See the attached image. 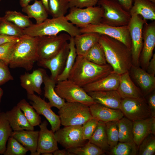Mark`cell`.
<instances>
[{
	"label": "cell",
	"instance_id": "1",
	"mask_svg": "<svg viewBox=\"0 0 155 155\" xmlns=\"http://www.w3.org/2000/svg\"><path fill=\"white\" fill-rule=\"evenodd\" d=\"M98 42L113 71L121 75L129 71L132 65L131 49L121 41L105 35H100Z\"/></svg>",
	"mask_w": 155,
	"mask_h": 155
},
{
	"label": "cell",
	"instance_id": "2",
	"mask_svg": "<svg viewBox=\"0 0 155 155\" xmlns=\"http://www.w3.org/2000/svg\"><path fill=\"white\" fill-rule=\"evenodd\" d=\"M113 71L112 67L108 64L98 65L83 56L77 55L68 79L83 87L106 76Z\"/></svg>",
	"mask_w": 155,
	"mask_h": 155
},
{
	"label": "cell",
	"instance_id": "3",
	"mask_svg": "<svg viewBox=\"0 0 155 155\" xmlns=\"http://www.w3.org/2000/svg\"><path fill=\"white\" fill-rule=\"evenodd\" d=\"M38 37L24 34L17 41L8 65L11 68L21 67L30 71L38 61L37 48Z\"/></svg>",
	"mask_w": 155,
	"mask_h": 155
},
{
	"label": "cell",
	"instance_id": "4",
	"mask_svg": "<svg viewBox=\"0 0 155 155\" xmlns=\"http://www.w3.org/2000/svg\"><path fill=\"white\" fill-rule=\"evenodd\" d=\"M65 32L74 37L80 34L79 28L67 19L65 16L46 19L39 24H33L23 29L24 34L32 37L55 36Z\"/></svg>",
	"mask_w": 155,
	"mask_h": 155
},
{
	"label": "cell",
	"instance_id": "5",
	"mask_svg": "<svg viewBox=\"0 0 155 155\" xmlns=\"http://www.w3.org/2000/svg\"><path fill=\"white\" fill-rule=\"evenodd\" d=\"M58 113L64 126L82 125L92 118L89 106L79 102H65Z\"/></svg>",
	"mask_w": 155,
	"mask_h": 155
},
{
	"label": "cell",
	"instance_id": "6",
	"mask_svg": "<svg viewBox=\"0 0 155 155\" xmlns=\"http://www.w3.org/2000/svg\"><path fill=\"white\" fill-rule=\"evenodd\" d=\"M97 4L103 9L101 23L115 27L128 25L131 18L129 11L116 0H98Z\"/></svg>",
	"mask_w": 155,
	"mask_h": 155
},
{
	"label": "cell",
	"instance_id": "7",
	"mask_svg": "<svg viewBox=\"0 0 155 155\" xmlns=\"http://www.w3.org/2000/svg\"><path fill=\"white\" fill-rule=\"evenodd\" d=\"M55 90L67 102H79L90 106L96 103L83 88L67 79L57 82Z\"/></svg>",
	"mask_w": 155,
	"mask_h": 155
},
{
	"label": "cell",
	"instance_id": "8",
	"mask_svg": "<svg viewBox=\"0 0 155 155\" xmlns=\"http://www.w3.org/2000/svg\"><path fill=\"white\" fill-rule=\"evenodd\" d=\"M71 37L66 32H61L55 36L38 37L37 61L47 60L54 57L69 41Z\"/></svg>",
	"mask_w": 155,
	"mask_h": 155
},
{
	"label": "cell",
	"instance_id": "9",
	"mask_svg": "<svg viewBox=\"0 0 155 155\" xmlns=\"http://www.w3.org/2000/svg\"><path fill=\"white\" fill-rule=\"evenodd\" d=\"M78 28L81 34L91 32L105 35L121 41L131 50V42L128 25L115 27L100 23L81 26Z\"/></svg>",
	"mask_w": 155,
	"mask_h": 155
},
{
	"label": "cell",
	"instance_id": "10",
	"mask_svg": "<svg viewBox=\"0 0 155 155\" xmlns=\"http://www.w3.org/2000/svg\"><path fill=\"white\" fill-rule=\"evenodd\" d=\"M103 9L98 5L83 8H70L65 16L67 20L78 28L86 25L96 24L101 22Z\"/></svg>",
	"mask_w": 155,
	"mask_h": 155
},
{
	"label": "cell",
	"instance_id": "11",
	"mask_svg": "<svg viewBox=\"0 0 155 155\" xmlns=\"http://www.w3.org/2000/svg\"><path fill=\"white\" fill-rule=\"evenodd\" d=\"M128 25L131 42V52L132 65L139 66L140 57L143 44V30L147 23L140 15H131Z\"/></svg>",
	"mask_w": 155,
	"mask_h": 155
},
{
	"label": "cell",
	"instance_id": "12",
	"mask_svg": "<svg viewBox=\"0 0 155 155\" xmlns=\"http://www.w3.org/2000/svg\"><path fill=\"white\" fill-rule=\"evenodd\" d=\"M120 110L124 116L132 121L151 117L145 98H122Z\"/></svg>",
	"mask_w": 155,
	"mask_h": 155
},
{
	"label": "cell",
	"instance_id": "13",
	"mask_svg": "<svg viewBox=\"0 0 155 155\" xmlns=\"http://www.w3.org/2000/svg\"><path fill=\"white\" fill-rule=\"evenodd\" d=\"M54 134L57 142L66 150L82 146L86 141L83 138L82 125L64 126Z\"/></svg>",
	"mask_w": 155,
	"mask_h": 155
},
{
	"label": "cell",
	"instance_id": "14",
	"mask_svg": "<svg viewBox=\"0 0 155 155\" xmlns=\"http://www.w3.org/2000/svg\"><path fill=\"white\" fill-rule=\"evenodd\" d=\"M142 36L143 44L139 61L142 68L145 70L153 54V51L155 46V21L149 24H145Z\"/></svg>",
	"mask_w": 155,
	"mask_h": 155
},
{
	"label": "cell",
	"instance_id": "15",
	"mask_svg": "<svg viewBox=\"0 0 155 155\" xmlns=\"http://www.w3.org/2000/svg\"><path fill=\"white\" fill-rule=\"evenodd\" d=\"M27 97L37 113L43 116L48 121L54 132L60 128L61 123L59 117L52 111L49 102L34 94H27Z\"/></svg>",
	"mask_w": 155,
	"mask_h": 155
},
{
	"label": "cell",
	"instance_id": "16",
	"mask_svg": "<svg viewBox=\"0 0 155 155\" xmlns=\"http://www.w3.org/2000/svg\"><path fill=\"white\" fill-rule=\"evenodd\" d=\"M69 49V43L67 42L54 57L47 60L38 61L40 66L50 70L51 78L56 82L57 78L64 69Z\"/></svg>",
	"mask_w": 155,
	"mask_h": 155
},
{
	"label": "cell",
	"instance_id": "17",
	"mask_svg": "<svg viewBox=\"0 0 155 155\" xmlns=\"http://www.w3.org/2000/svg\"><path fill=\"white\" fill-rule=\"evenodd\" d=\"M48 123L44 121L39 125L36 152L37 155L46 152L53 153L59 149L54 132L47 128Z\"/></svg>",
	"mask_w": 155,
	"mask_h": 155
},
{
	"label": "cell",
	"instance_id": "18",
	"mask_svg": "<svg viewBox=\"0 0 155 155\" xmlns=\"http://www.w3.org/2000/svg\"><path fill=\"white\" fill-rule=\"evenodd\" d=\"M46 73L44 69H38L31 73H25L20 76L21 85L26 90L27 94H32L36 92L39 95L41 94V86Z\"/></svg>",
	"mask_w": 155,
	"mask_h": 155
},
{
	"label": "cell",
	"instance_id": "19",
	"mask_svg": "<svg viewBox=\"0 0 155 155\" xmlns=\"http://www.w3.org/2000/svg\"><path fill=\"white\" fill-rule=\"evenodd\" d=\"M129 71L130 75L139 87L144 97L155 90L154 75L148 73L139 66L133 65Z\"/></svg>",
	"mask_w": 155,
	"mask_h": 155
},
{
	"label": "cell",
	"instance_id": "20",
	"mask_svg": "<svg viewBox=\"0 0 155 155\" xmlns=\"http://www.w3.org/2000/svg\"><path fill=\"white\" fill-rule=\"evenodd\" d=\"M96 103L115 109H120L122 98L117 90L87 93Z\"/></svg>",
	"mask_w": 155,
	"mask_h": 155
},
{
	"label": "cell",
	"instance_id": "21",
	"mask_svg": "<svg viewBox=\"0 0 155 155\" xmlns=\"http://www.w3.org/2000/svg\"><path fill=\"white\" fill-rule=\"evenodd\" d=\"M89 107L93 118L105 123L118 121L124 117L120 109L112 108L98 103L93 104Z\"/></svg>",
	"mask_w": 155,
	"mask_h": 155
},
{
	"label": "cell",
	"instance_id": "22",
	"mask_svg": "<svg viewBox=\"0 0 155 155\" xmlns=\"http://www.w3.org/2000/svg\"><path fill=\"white\" fill-rule=\"evenodd\" d=\"M117 90L122 98L142 99L145 98L140 89L131 80L129 71L120 75Z\"/></svg>",
	"mask_w": 155,
	"mask_h": 155
},
{
	"label": "cell",
	"instance_id": "23",
	"mask_svg": "<svg viewBox=\"0 0 155 155\" xmlns=\"http://www.w3.org/2000/svg\"><path fill=\"white\" fill-rule=\"evenodd\" d=\"M120 75L113 71L106 76L84 86L87 92L117 90L119 84Z\"/></svg>",
	"mask_w": 155,
	"mask_h": 155
},
{
	"label": "cell",
	"instance_id": "24",
	"mask_svg": "<svg viewBox=\"0 0 155 155\" xmlns=\"http://www.w3.org/2000/svg\"><path fill=\"white\" fill-rule=\"evenodd\" d=\"M6 117L13 131L34 130V127L29 123L23 112L17 106L5 113Z\"/></svg>",
	"mask_w": 155,
	"mask_h": 155
},
{
	"label": "cell",
	"instance_id": "25",
	"mask_svg": "<svg viewBox=\"0 0 155 155\" xmlns=\"http://www.w3.org/2000/svg\"><path fill=\"white\" fill-rule=\"evenodd\" d=\"M39 133V131L34 130L13 131L11 136L30 151L31 155H37L36 150Z\"/></svg>",
	"mask_w": 155,
	"mask_h": 155
},
{
	"label": "cell",
	"instance_id": "26",
	"mask_svg": "<svg viewBox=\"0 0 155 155\" xmlns=\"http://www.w3.org/2000/svg\"><path fill=\"white\" fill-rule=\"evenodd\" d=\"M100 35L95 33H82L73 37L77 55L84 56L90 48L98 42Z\"/></svg>",
	"mask_w": 155,
	"mask_h": 155
},
{
	"label": "cell",
	"instance_id": "27",
	"mask_svg": "<svg viewBox=\"0 0 155 155\" xmlns=\"http://www.w3.org/2000/svg\"><path fill=\"white\" fill-rule=\"evenodd\" d=\"M129 11L130 15L140 16L146 20H155V3L148 0H133Z\"/></svg>",
	"mask_w": 155,
	"mask_h": 155
},
{
	"label": "cell",
	"instance_id": "28",
	"mask_svg": "<svg viewBox=\"0 0 155 155\" xmlns=\"http://www.w3.org/2000/svg\"><path fill=\"white\" fill-rule=\"evenodd\" d=\"M44 97L49 101L51 107H54L59 110L64 104L65 100L56 93L55 88L57 82L49 77L46 73L44 76Z\"/></svg>",
	"mask_w": 155,
	"mask_h": 155
},
{
	"label": "cell",
	"instance_id": "29",
	"mask_svg": "<svg viewBox=\"0 0 155 155\" xmlns=\"http://www.w3.org/2000/svg\"><path fill=\"white\" fill-rule=\"evenodd\" d=\"M152 117L133 122V134L134 142L139 146L143 140L151 134Z\"/></svg>",
	"mask_w": 155,
	"mask_h": 155
},
{
	"label": "cell",
	"instance_id": "30",
	"mask_svg": "<svg viewBox=\"0 0 155 155\" xmlns=\"http://www.w3.org/2000/svg\"><path fill=\"white\" fill-rule=\"evenodd\" d=\"M22 11L30 18H34L37 24L41 23L48 18V13L40 0H35L32 4L22 7Z\"/></svg>",
	"mask_w": 155,
	"mask_h": 155
},
{
	"label": "cell",
	"instance_id": "31",
	"mask_svg": "<svg viewBox=\"0 0 155 155\" xmlns=\"http://www.w3.org/2000/svg\"><path fill=\"white\" fill-rule=\"evenodd\" d=\"M88 141L100 148L105 152L109 151L110 148L108 142L105 122L98 121L96 127Z\"/></svg>",
	"mask_w": 155,
	"mask_h": 155
},
{
	"label": "cell",
	"instance_id": "32",
	"mask_svg": "<svg viewBox=\"0 0 155 155\" xmlns=\"http://www.w3.org/2000/svg\"><path fill=\"white\" fill-rule=\"evenodd\" d=\"M117 123L119 142H134L133 121L124 116L118 121Z\"/></svg>",
	"mask_w": 155,
	"mask_h": 155
},
{
	"label": "cell",
	"instance_id": "33",
	"mask_svg": "<svg viewBox=\"0 0 155 155\" xmlns=\"http://www.w3.org/2000/svg\"><path fill=\"white\" fill-rule=\"evenodd\" d=\"M69 51L64 69L57 79V82L68 79L70 73L74 64L77 54L73 37H71L69 40Z\"/></svg>",
	"mask_w": 155,
	"mask_h": 155
},
{
	"label": "cell",
	"instance_id": "34",
	"mask_svg": "<svg viewBox=\"0 0 155 155\" xmlns=\"http://www.w3.org/2000/svg\"><path fill=\"white\" fill-rule=\"evenodd\" d=\"M17 105L22 111L26 119L32 126L34 127L40 125L41 123L40 116L32 105H30L25 99H23L21 100Z\"/></svg>",
	"mask_w": 155,
	"mask_h": 155
},
{
	"label": "cell",
	"instance_id": "35",
	"mask_svg": "<svg viewBox=\"0 0 155 155\" xmlns=\"http://www.w3.org/2000/svg\"><path fill=\"white\" fill-rule=\"evenodd\" d=\"M12 129L7 120L5 113L0 114V154H3L6 149V144L11 136Z\"/></svg>",
	"mask_w": 155,
	"mask_h": 155
},
{
	"label": "cell",
	"instance_id": "36",
	"mask_svg": "<svg viewBox=\"0 0 155 155\" xmlns=\"http://www.w3.org/2000/svg\"><path fill=\"white\" fill-rule=\"evenodd\" d=\"M3 18L22 29L27 28L33 24L27 16L15 11H7Z\"/></svg>",
	"mask_w": 155,
	"mask_h": 155
},
{
	"label": "cell",
	"instance_id": "37",
	"mask_svg": "<svg viewBox=\"0 0 155 155\" xmlns=\"http://www.w3.org/2000/svg\"><path fill=\"white\" fill-rule=\"evenodd\" d=\"M137 146L134 142H119L108 153L111 155H136L137 153Z\"/></svg>",
	"mask_w": 155,
	"mask_h": 155
},
{
	"label": "cell",
	"instance_id": "38",
	"mask_svg": "<svg viewBox=\"0 0 155 155\" xmlns=\"http://www.w3.org/2000/svg\"><path fill=\"white\" fill-rule=\"evenodd\" d=\"M49 12L52 18L65 16L69 8V0H49Z\"/></svg>",
	"mask_w": 155,
	"mask_h": 155
},
{
	"label": "cell",
	"instance_id": "39",
	"mask_svg": "<svg viewBox=\"0 0 155 155\" xmlns=\"http://www.w3.org/2000/svg\"><path fill=\"white\" fill-rule=\"evenodd\" d=\"M84 57L89 61L98 65L107 64L104 51L98 42L92 46Z\"/></svg>",
	"mask_w": 155,
	"mask_h": 155
},
{
	"label": "cell",
	"instance_id": "40",
	"mask_svg": "<svg viewBox=\"0 0 155 155\" xmlns=\"http://www.w3.org/2000/svg\"><path fill=\"white\" fill-rule=\"evenodd\" d=\"M67 150L74 155L105 154V152L102 149L89 141L82 146Z\"/></svg>",
	"mask_w": 155,
	"mask_h": 155
},
{
	"label": "cell",
	"instance_id": "41",
	"mask_svg": "<svg viewBox=\"0 0 155 155\" xmlns=\"http://www.w3.org/2000/svg\"><path fill=\"white\" fill-rule=\"evenodd\" d=\"M0 34L19 38L24 35L23 29L5 20L3 17L0 19Z\"/></svg>",
	"mask_w": 155,
	"mask_h": 155
},
{
	"label": "cell",
	"instance_id": "42",
	"mask_svg": "<svg viewBox=\"0 0 155 155\" xmlns=\"http://www.w3.org/2000/svg\"><path fill=\"white\" fill-rule=\"evenodd\" d=\"M105 123L108 142L110 149L119 142L117 121L107 122Z\"/></svg>",
	"mask_w": 155,
	"mask_h": 155
},
{
	"label": "cell",
	"instance_id": "43",
	"mask_svg": "<svg viewBox=\"0 0 155 155\" xmlns=\"http://www.w3.org/2000/svg\"><path fill=\"white\" fill-rule=\"evenodd\" d=\"M28 151L17 140L12 136L7 141L4 155H25Z\"/></svg>",
	"mask_w": 155,
	"mask_h": 155
},
{
	"label": "cell",
	"instance_id": "44",
	"mask_svg": "<svg viewBox=\"0 0 155 155\" xmlns=\"http://www.w3.org/2000/svg\"><path fill=\"white\" fill-rule=\"evenodd\" d=\"M137 154L153 155L155 152L154 136L150 134L138 146Z\"/></svg>",
	"mask_w": 155,
	"mask_h": 155
},
{
	"label": "cell",
	"instance_id": "45",
	"mask_svg": "<svg viewBox=\"0 0 155 155\" xmlns=\"http://www.w3.org/2000/svg\"><path fill=\"white\" fill-rule=\"evenodd\" d=\"M18 40L0 45V60L8 65L13 51Z\"/></svg>",
	"mask_w": 155,
	"mask_h": 155
},
{
	"label": "cell",
	"instance_id": "46",
	"mask_svg": "<svg viewBox=\"0 0 155 155\" xmlns=\"http://www.w3.org/2000/svg\"><path fill=\"white\" fill-rule=\"evenodd\" d=\"M98 121L97 119L92 118L82 125L83 136L84 140H89L97 125Z\"/></svg>",
	"mask_w": 155,
	"mask_h": 155
},
{
	"label": "cell",
	"instance_id": "47",
	"mask_svg": "<svg viewBox=\"0 0 155 155\" xmlns=\"http://www.w3.org/2000/svg\"><path fill=\"white\" fill-rule=\"evenodd\" d=\"M8 65L0 60V86L13 80L8 67Z\"/></svg>",
	"mask_w": 155,
	"mask_h": 155
},
{
	"label": "cell",
	"instance_id": "48",
	"mask_svg": "<svg viewBox=\"0 0 155 155\" xmlns=\"http://www.w3.org/2000/svg\"><path fill=\"white\" fill-rule=\"evenodd\" d=\"M98 0H69V8H83L94 6L97 4Z\"/></svg>",
	"mask_w": 155,
	"mask_h": 155
},
{
	"label": "cell",
	"instance_id": "49",
	"mask_svg": "<svg viewBox=\"0 0 155 155\" xmlns=\"http://www.w3.org/2000/svg\"><path fill=\"white\" fill-rule=\"evenodd\" d=\"M148 95L146 99L148 106L150 110L151 117H155V92L152 91Z\"/></svg>",
	"mask_w": 155,
	"mask_h": 155
},
{
	"label": "cell",
	"instance_id": "50",
	"mask_svg": "<svg viewBox=\"0 0 155 155\" xmlns=\"http://www.w3.org/2000/svg\"><path fill=\"white\" fill-rule=\"evenodd\" d=\"M146 70L147 72L151 74H155V54H153L150 59Z\"/></svg>",
	"mask_w": 155,
	"mask_h": 155
},
{
	"label": "cell",
	"instance_id": "51",
	"mask_svg": "<svg viewBox=\"0 0 155 155\" xmlns=\"http://www.w3.org/2000/svg\"><path fill=\"white\" fill-rule=\"evenodd\" d=\"M20 38L0 34V45L7 42L17 41Z\"/></svg>",
	"mask_w": 155,
	"mask_h": 155
},
{
	"label": "cell",
	"instance_id": "52",
	"mask_svg": "<svg viewBox=\"0 0 155 155\" xmlns=\"http://www.w3.org/2000/svg\"><path fill=\"white\" fill-rule=\"evenodd\" d=\"M126 10L129 11L133 5V0H116Z\"/></svg>",
	"mask_w": 155,
	"mask_h": 155
},
{
	"label": "cell",
	"instance_id": "53",
	"mask_svg": "<svg viewBox=\"0 0 155 155\" xmlns=\"http://www.w3.org/2000/svg\"><path fill=\"white\" fill-rule=\"evenodd\" d=\"M53 154L54 155H74L65 149L61 150L58 149L55 151Z\"/></svg>",
	"mask_w": 155,
	"mask_h": 155
},
{
	"label": "cell",
	"instance_id": "54",
	"mask_svg": "<svg viewBox=\"0 0 155 155\" xmlns=\"http://www.w3.org/2000/svg\"><path fill=\"white\" fill-rule=\"evenodd\" d=\"M152 120L150 124L151 134L155 135V117H152Z\"/></svg>",
	"mask_w": 155,
	"mask_h": 155
},
{
	"label": "cell",
	"instance_id": "55",
	"mask_svg": "<svg viewBox=\"0 0 155 155\" xmlns=\"http://www.w3.org/2000/svg\"><path fill=\"white\" fill-rule=\"evenodd\" d=\"M33 0H19L20 4L22 7L28 5L30 2Z\"/></svg>",
	"mask_w": 155,
	"mask_h": 155
},
{
	"label": "cell",
	"instance_id": "56",
	"mask_svg": "<svg viewBox=\"0 0 155 155\" xmlns=\"http://www.w3.org/2000/svg\"><path fill=\"white\" fill-rule=\"evenodd\" d=\"M40 1L49 14V0H41Z\"/></svg>",
	"mask_w": 155,
	"mask_h": 155
},
{
	"label": "cell",
	"instance_id": "57",
	"mask_svg": "<svg viewBox=\"0 0 155 155\" xmlns=\"http://www.w3.org/2000/svg\"><path fill=\"white\" fill-rule=\"evenodd\" d=\"M3 94V90L0 87V103L1 101L2 97Z\"/></svg>",
	"mask_w": 155,
	"mask_h": 155
},
{
	"label": "cell",
	"instance_id": "58",
	"mask_svg": "<svg viewBox=\"0 0 155 155\" xmlns=\"http://www.w3.org/2000/svg\"><path fill=\"white\" fill-rule=\"evenodd\" d=\"M53 153H52L50 152H46L43 153L42 154V155H53Z\"/></svg>",
	"mask_w": 155,
	"mask_h": 155
},
{
	"label": "cell",
	"instance_id": "59",
	"mask_svg": "<svg viewBox=\"0 0 155 155\" xmlns=\"http://www.w3.org/2000/svg\"><path fill=\"white\" fill-rule=\"evenodd\" d=\"M149 1H151V2L155 3V0H148Z\"/></svg>",
	"mask_w": 155,
	"mask_h": 155
},
{
	"label": "cell",
	"instance_id": "60",
	"mask_svg": "<svg viewBox=\"0 0 155 155\" xmlns=\"http://www.w3.org/2000/svg\"><path fill=\"white\" fill-rule=\"evenodd\" d=\"M1 113V110H0V114Z\"/></svg>",
	"mask_w": 155,
	"mask_h": 155
},
{
	"label": "cell",
	"instance_id": "61",
	"mask_svg": "<svg viewBox=\"0 0 155 155\" xmlns=\"http://www.w3.org/2000/svg\"><path fill=\"white\" fill-rule=\"evenodd\" d=\"M1 0H0V1H1Z\"/></svg>",
	"mask_w": 155,
	"mask_h": 155
},
{
	"label": "cell",
	"instance_id": "62",
	"mask_svg": "<svg viewBox=\"0 0 155 155\" xmlns=\"http://www.w3.org/2000/svg\"><path fill=\"white\" fill-rule=\"evenodd\" d=\"M1 17H0V18H1Z\"/></svg>",
	"mask_w": 155,
	"mask_h": 155
}]
</instances>
